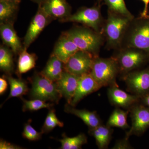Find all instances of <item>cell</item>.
I'll return each instance as SVG.
<instances>
[{
	"label": "cell",
	"instance_id": "22",
	"mask_svg": "<svg viewBox=\"0 0 149 149\" xmlns=\"http://www.w3.org/2000/svg\"><path fill=\"white\" fill-rule=\"evenodd\" d=\"M129 111H127L116 107L112 112L108 120L107 125L109 127H116L123 129L130 128L127 123V117Z\"/></svg>",
	"mask_w": 149,
	"mask_h": 149
},
{
	"label": "cell",
	"instance_id": "36",
	"mask_svg": "<svg viewBox=\"0 0 149 149\" xmlns=\"http://www.w3.org/2000/svg\"><path fill=\"white\" fill-rule=\"evenodd\" d=\"M32 1L34 2L37 3L38 5H40V4L42 3L45 1V0H31Z\"/></svg>",
	"mask_w": 149,
	"mask_h": 149
},
{
	"label": "cell",
	"instance_id": "16",
	"mask_svg": "<svg viewBox=\"0 0 149 149\" xmlns=\"http://www.w3.org/2000/svg\"><path fill=\"white\" fill-rule=\"evenodd\" d=\"M80 77L64 70L60 78L55 82L59 92L69 104L77 90Z\"/></svg>",
	"mask_w": 149,
	"mask_h": 149
},
{
	"label": "cell",
	"instance_id": "33",
	"mask_svg": "<svg viewBox=\"0 0 149 149\" xmlns=\"http://www.w3.org/2000/svg\"><path fill=\"white\" fill-rule=\"evenodd\" d=\"M5 77L0 78V94L2 95L6 91L8 88V83Z\"/></svg>",
	"mask_w": 149,
	"mask_h": 149
},
{
	"label": "cell",
	"instance_id": "7",
	"mask_svg": "<svg viewBox=\"0 0 149 149\" xmlns=\"http://www.w3.org/2000/svg\"><path fill=\"white\" fill-rule=\"evenodd\" d=\"M101 4L98 3L91 7H84L77 10L75 13L65 19L62 22H73L81 23L83 26L103 34L105 19L101 10Z\"/></svg>",
	"mask_w": 149,
	"mask_h": 149
},
{
	"label": "cell",
	"instance_id": "3",
	"mask_svg": "<svg viewBox=\"0 0 149 149\" xmlns=\"http://www.w3.org/2000/svg\"><path fill=\"white\" fill-rule=\"evenodd\" d=\"M132 19L108 10L105 19L103 35L107 49H117L120 47L125 31Z\"/></svg>",
	"mask_w": 149,
	"mask_h": 149
},
{
	"label": "cell",
	"instance_id": "14",
	"mask_svg": "<svg viewBox=\"0 0 149 149\" xmlns=\"http://www.w3.org/2000/svg\"><path fill=\"white\" fill-rule=\"evenodd\" d=\"M0 35L3 44L10 48L15 54H19L24 49L20 39L14 28L13 22L0 23Z\"/></svg>",
	"mask_w": 149,
	"mask_h": 149
},
{
	"label": "cell",
	"instance_id": "10",
	"mask_svg": "<svg viewBox=\"0 0 149 149\" xmlns=\"http://www.w3.org/2000/svg\"><path fill=\"white\" fill-rule=\"evenodd\" d=\"M95 57L89 53L79 50L65 63L64 70L79 76L90 73Z\"/></svg>",
	"mask_w": 149,
	"mask_h": 149
},
{
	"label": "cell",
	"instance_id": "27",
	"mask_svg": "<svg viewBox=\"0 0 149 149\" xmlns=\"http://www.w3.org/2000/svg\"><path fill=\"white\" fill-rule=\"evenodd\" d=\"M102 3L108 7V10L119 14L133 19L135 17L129 11L124 0H103Z\"/></svg>",
	"mask_w": 149,
	"mask_h": 149
},
{
	"label": "cell",
	"instance_id": "21",
	"mask_svg": "<svg viewBox=\"0 0 149 149\" xmlns=\"http://www.w3.org/2000/svg\"><path fill=\"white\" fill-rule=\"evenodd\" d=\"M37 57L35 54H30L24 48L19 54L17 73L18 76L26 73L35 68Z\"/></svg>",
	"mask_w": 149,
	"mask_h": 149
},
{
	"label": "cell",
	"instance_id": "5",
	"mask_svg": "<svg viewBox=\"0 0 149 149\" xmlns=\"http://www.w3.org/2000/svg\"><path fill=\"white\" fill-rule=\"evenodd\" d=\"M90 74L102 87L118 85L116 78L119 74L117 61L113 56L107 58L95 57Z\"/></svg>",
	"mask_w": 149,
	"mask_h": 149
},
{
	"label": "cell",
	"instance_id": "29",
	"mask_svg": "<svg viewBox=\"0 0 149 149\" xmlns=\"http://www.w3.org/2000/svg\"><path fill=\"white\" fill-rule=\"evenodd\" d=\"M23 102L22 111H37L42 109H50L53 106L54 103H47L45 101L33 99L31 100H27L21 98Z\"/></svg>",
	"mask_w": 149,
	"mask_h": 149
},
{
	"label": "cell",
	"instance_id": "2",
	"mask_svg": "<svg viewBox=\"0 0 149 149\" xmlns=\"http://www.w3.org/2000/svg\"><path fill=\"white\" fill-rule=\"evenodd\" d=\"M73 41L80 50L87 52L94 57L98 56L104 42V35L86 26H74L65 32Z\"/></svg>",
	"mask_w": 149,
	"mask_h": 149
},
{
	"label": "cell",
	"instance_id": "35",
	"mask_svg": "<svg viewBox=\"0 0 149 149\" xmlns=\"http://www.w3.org/2000/svg\"><path fill=\"white\" fill-rule=\"evenodd\" d=\"M141 101L143 104L149 107V93L146 96L141 99Z\"/></svg>",
	"mask_w": 149,
	"mask_h": 149
},
{
	"label": "cell",
	"instance_id": "15",
	"mask_svg": "<svg viewBox=\"0 0 149 149\" xmlns=\"http://www.w3.org/2000/svg\"><path fill=\"white\" fill-rule=\"evenodd\" d=\"M102 88L90 73L81 75L77 90L70 104L75 107L86 96L98 91Z\"/></svg>",
	"mask_w": 149,
	"mask_h": 149
},
{
	"label": "cell",
	"instance_id": "4",
	"mask_svg": "<svg viewBox=\"0 0 149 149\" xmlns=\"http://www.w3.org/2000/svg\"><path fill=\"white\" fill-rule=\"evenodd\" d=\"M112 56L117 61L122 76L149 63L148 54L138 48H120L115 50Z\"/></svg>",
	"mask_w": 149,
	"mask_h": 149
},
{
	"label": "cell",
	"instance_id": "1",
	"mask_svg": "<svg viewBox=\"0 0 149 149\" xmlns=\"http://www.w3.org/2000/svg\"><path fill=\"white\" fill-rule=\"evenodd\" d=\"M123 47L138 48L149 55V16L130 20L120 48Z\"/></svg>",
	"mask_w": 149,
	"mask_h": 149
},
{
	"label": "cell",
	"instance_id": "32",
	"mask_svg": "<svg viewBox=\"0 0 149 149\" xmlns=\"http://www.w3.org/2000/svg\"><path fill=\"white\" fill-rule=\"evenodd\" d=\"M0 149H22L21 147L16 146L3 140L0 141Z\"/></svg>",
	"mask_w": 149,
	"mask_h": 149
},
{
	"label": "cell",
	"instance_id": "19",
	"mask_svg": "<svg viewBox=\"0 0 149 149\" xmlns=\"http://www.w3.org/2000/svg\"><path fill=\"white\" fill-rule=\"evenodd\" d=\"M64 70V63L52 54L41 73L51 81L56 82L61 77Z\"/></svg>",
	"mask_w": 149,
	"mask_h": 149
},
{
	"label": "cell",
	"instance_id": "31",
	"mask_svg": "<svg viewBox=\"0 0 149 149\" xmlns=\"http://www.w3.org/2000/svg\"><path fill=\"white\" fill-rule=\"evenodd\" d=\"M112 149H131L133 148L129 143L128 139L125 137L124 139L116 141Z\"/></svg>",
	"mask_w": 149,
	"mask_h": 149
},
{
	"label": "cell",
	"instance_id": "25",
	"mask_svg": "<svg viewBox=\"0 0 149 149\" xmlns=\"http://www.w3.org/2000/svg\"><path fill=\"white\" fill-rule=\"evenodd\" d=\"M10 85V93L7 100L15 97H20L26 95L28 92V87L26 81L21 78H14L10 75L5 76Z\"/></svg>",
	"mask_w": 149,
	"mask_h": 149
},
{
	"label": "cell",
	"instance_id": "17",
	"mask_svg": "<svg viewBox=\"0 0 149 149\" xmlns=\"http://www.w3.org/2000/svg\"><path fill=\"white\" fill-rule=\"evenodd\" d=\"M79 50L73 41L64 32L56 43L52 54L65 64Z\"/></svg>",
	"mask_w": 149,
	"mask_h": 149
},
{
	"label": "cell",
	"instance_id": "30",
	"mask_svg": "<svg viewBox=\"0 0 149 149\" xmlns=\"http://www.w3.org/2000/svg\"><path fill=\"white\" fill-rule=\"evenodd\" d=\"M31 120H29L24 125L22 136L24 139L30 141H36L40 140L43 134L42 131L37 132L31 125Z\"/></svg>",
	"mask_w": 149,
	"mask_h": 149
},
{
	"label": "cell",
	"instance_id": "18",
	"mask_svg": "<svg viewBox=\"0 0 149 149\" xmlns=\"http://www.w3.org/2000/svg\"><path fill=\"white\" fill-rule=\"evenodd\" d=\"M64 110L65 112L74 115L80 118L89 129L96 128L102 124L100 117L95 111L77 109L68 104L65 106Z\"/></svg>",
	"mask_w": 149,
	"mask_h": 149
},
{
	"label": "cell",
	"instance_id": "26",
	"mask_svg": "<svg viewBox=\"0 0 149 149\" xmlns=\"http://www.w3.org/2000/svg\"><path fill=\"white\" fill-rule=\"evenodd\" d=\"M61 144L60 149H79L88 142L87 136L83 133H80L74 137H67L65 134L63 139L59 140Z\"/></svg>",
	"mask_w": 149,
	"mask_h": 149
},
{
	"label": "cell",
	"instance_id": "13",
	"mask_svg": "<svg viewBox=\"0 0 149 149\" xmlns=\"http://www.w3.org/2000/svg\"><path fill=\"white\" fill-rule=\"evenodd\" d=\"M39 6L53 20L62 22L71 15V6L66 0H45Z\"/></svg>",
	"mask_w": 149,
	"mask_h": 149
},
{
	"label": "cell",
	"instance_id": "28",
	"mask_svg": "<svg viewBox=\"0 0 149 149\" xmlns=\"http://www.w3.org/2000/svg\"><path fill=\"white\" fill-rule=\"evenodd\" d=\"M64 126L63 122L58 118L55 113V110L54 109H49L45 120L44 122L41 131L44 134L48 133L53 130L56 127H63Z\"/></svg>",
	"mask_w": 149,
	"mask_h": 149
},
{
	"label": "cell",
	"instance_id": "9",
	"mask_svg": "<svg viewBox=\"0 0 149 149\" xmlns=\"http://www.w3.org/2000/svg\"><path fill=\"white\" fill-rule=\"evenodd\" d=\"M131 118V127L126 132L125 137L141 136L149 128V107L141 101L137 103L129 110Z\"/></svg>",
	"mask_w": 149,
	"mask_h": 149
},
{
	"label": "cell",
	"instance_id": "37",
	"mask_svg": "<svg viewBox=\"0 0 149 149\" xmlns=\"http://www.w3.org/2000/svg\"><path fill=\"white\" fill-rule=\"evenodd\" d=\"M6 1H10L13 2L19 3L21 0H6Z\"/></svg>",
	"mask_w": 149,
	"mask_h": 149
},
{
	"label": "cell",
	"instance_id": "12",
	"mask_svg": "<svg viewBox=\"0 0 149 149\" xmlns=\"http://www.w3.org/2000/svg\"><path fill=\"white\" fill-rule=\"evenodd\" d=\"M107 95L111 105L128 111L135 104L141 101V99L137 96L128 94L120 89L118 85L109 87Z\"/></svg>",
	"mask_w": 149,
	"mask_h": 149
},
{
	"label": "cell",
	"instance_id": "23",
	"mask_svg": "<svg viewBox=\"0 0 149 149\" xmlns=\"http://www.w3.org/2000/svg\"><path fill=\"white\" fill-rule=\"evenodd\" d=\"M19 5L13 2L0 0V23L13 22L18 10Z\"/></svg>",
	"mask_w": 149,
	"mask_h": 149
},
{
	"label": "cell",
	"instance_id": "38",
	"mask_svg": "<svg viewBox=\"0 0 149 149\" xmlns=\"http://www.w3.org/2000/svg\"><path fill=\"white\" fill-rule=\"evenodd\" d=\"M103 0H97L98 3L101 4V3H102Z\"/></svg>",
	"mask_w": 149,
	"mask_h": 149
},
{
	"label": "cell",
	"instance_id": "11",
	"mask_svg": "<svg viewBox=\"0 0 149 149\" xmlns=\"http://www.w3.org/2000/svg\"><path fill=\"white\" fill-rule=\"evenodd\" d=\"M52 20V19L39 6L37 13L32 18L24 36L23 43L24 48L28 49Z\"/></svg>",
	"mask_w": 149,
	"mask_h": 149
},
{
	"label": "cell",
	"instance_id": "8",
	"mask_svg": "<svg viewBox=\"0 0 149 149\" xmlns=\"http://www.w3.org/2000/svg\"><path fill=\"white\" fill-rule=\"evenodd\" d=\"M127 91L141 99L149 93V65L122 76Z\"/></svg>",
	"mask_w": 149,
	"mask_h": 149
},
{
	"label": "cell",
	"instance_id": "24",
	"mask_svg": "<svg viewBox=\"0 0 149 149\" xmlns=\"http://www.w3.org/2000/svg\"><path fill=\"white\" fill-rule=\"evenodd\" d=\"M13 53L11 49L4 45L0 47V69L10 75L14 70Z\"/></svg>",
	"mask_w": 149,
	"mask_h": 149
},
{
	"label": "cell",
	"instance_id": "6",
	"mask_svg": "<svg viewBox=\"0 0 149 149\" xmlns=\"http://www.w3.org/2000/svg\"><path fill=\"white\" fill-rule=\"evenodd\" d=\"M30 81L32 84L30 95L33 99H39L58 104L62 97L55 82L51 81L41 72L35 73Z\"/></svg>",
	"mask_w": 149,
	"mask_h": 149
},
{
	"label": "cell",
	"instance_id": "34",
	"mask_svg": "<svg viewBox=\"0 0 149 149\" xmlns=\"http://www.w3.org/2000/svg\"><path fill=\"white\" fill-rule=\"evenodd\" d=\"M144 4V8L141 13L140 16L141 17H146L149 16L148 14V7L149 0H141Z\"/></svg>",
	"mask_w": 149,
	"mask_h": 149
},
{
	"label": "cell",
	"instance_id": "20",
	"mask_svg": "<svg viewBox=\"0 0 149 149\" xmlns=\"http://www.w3.org/2000/svg\"><path fill=\"white\" fill-rule=\"evenodd\" d=\"M113 132L111 127L102 124L96 128L89 129V133L95 139L99 149H105L109 145Z\"/></svg>",
	"mask_w": 149,
	"mask_h": 149
}]
</instances>
